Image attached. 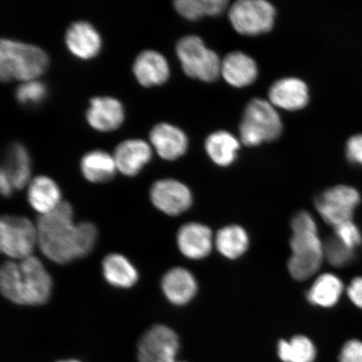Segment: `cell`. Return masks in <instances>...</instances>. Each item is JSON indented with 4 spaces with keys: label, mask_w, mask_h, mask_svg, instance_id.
<instances>
[{
    "label": "cell",
    "mask_w": 362,
    "mask_h": 362,
    "mask_svg": "<svg viewBox=\"0 0 362 362\" xmlns=\"http://www.w3.org/2000/svg\"><path fill=\"white\" fill-rule=\"evenodd\" d=\"M1 170L6 175L15 189L28 187L31 179V160L27 148L15 144L8 148L6 165Z\"/></svg>",
    "instance_id": "cell-27"
},
{
    "label": "cell",
    "mask_w": 362,
    "mask_h": 362,
    "mask_svg": "<svg viewBox=\"0 0 362 362\" xmlns=\"http://www.w3.org/2000/svg\"><path fill=\"white\" fill-rule=\"evenodd\" d=\"M228 16L238 33L255 36L274 28L276 10L265 0H239L229 8Z\"/></svg>",
    "instance_id": "cell-9"
},
{
    "label": "cell",
    "mask_w": 362,
    "mask_h": 362,
    "mask_svg": "<svg viewBox=\"0 0 362 362\" xmlns=\"http://www.w3.org/2000/svg\"><path fill=\"white\" fill-rule=\"evenodd\" d=\"M283 132V123L279 112L270 102L252 99L244 110L239 125L240 141L247 147L275 141Z\"/></svg>",
    "instance_id": "cell-5"
},
{
    "label": "cell",
    "mask_w": 362,
    "mask_h": 362,
    "mask_svg": "<svg viewBox=\"0 0 362 362\" xmlns=\"http://www.w3.org/2000/svg\"><path fill=\"white\" fill-rule=\"evenodd\" d=\"M57 362H81V361H76V360H65V361H57Z\"/></svg>",
    "instance_id": "cell-37"
},
{
    "label": "cell",
    "mask_w": 362,
    "mask_h": 362,
    "mask_svg": "<svg viewBox=\"0 0 362 362\" xmlns=\"http://www.w3.org/2000/svg\"><path fill=\"white\" fill-rule=\"evenodd\" d=\"M346 296L353 306L362 311V274L351 279L346 285Z\"/></svg>",
    "instance_id": "cell-35"
},
{
    "label": "cell",
    "mask_w": 362,
    "mask_h": 362,
    "mask_svg": "<svg viewBox=\"0 0 362 362\" xmlns=\"http://www.w3.org/2000/svg\"><path fill=\"white\" fill-rule=\"evenodd\" d=\"M239 140L228 131L211 134L206 139L205 149L211 160L220 167H228L236 161L240 149Z\"/></svg>",
    "instance_id": "cell-26"
},
{
    "label": "cell",
    "mask_w": 362,
    "mask_h": 362,
    "mask_svg": "<svg viewBox=\"0 0 362 362\" xmlns=\"http://www.w3.org/2000/svg\"><path fill=\"white\" fill-rule=\"evenodd\" d=\"M149 142L163 160L174 161L187 152L189 139L184 131L173 124L160 123L149 132Z\"/></svg>",
    "instance_id": "cell-15"
},
{
    "label": "cell",
    "mask_w": 362,
    "mask_h": 362,
    "mask_svg": "<svg viewBox=\"0 0 362 362\" xmlns=\"http://www.w3.org/2000/svg\"><path fill=\"white\" fill-rule=\"evenodd\" d=\"M65 43L71 55L83 61L93 60L103 48L100 33L96 27L85 21H76L68 27Z\"/></svg>",
    "instance_id": "cell-13"
},
{
    "label": "cell",
    "mask_w": 362,
    "mask_h": 362,
    "mask_svg": "<svg viewBox=\"0 0 362 362\" xmlns=\"http://www.w3.org/2000/svg\"><path fill=\"white\" fill-rule=\"evenodd\" d=\"M133 74L138 83L148 88L167 83L170 76V68L163 54L155 49H146L135 58Z\"/></svg>",
    "instance_id": "cell-17"
},
{
    "label": "cell",
    "mask_w": 362,
    "mask_h": 362,
    "mask_svg": "<svg viewBox=\"0 0 362 362\" xmlns=\"http://www.w3.org/2000/svg\"><path fill=\"white\" fill-rule=\"evenodd\" d=\"M112 156L117 171L128 177H134L151 161L153 149L146 140L131 139L121 142Z\"/></svg>",
    "instance_id": "cell-16"
},
{
    "label": "cell",
    "mask_w": 362,
    "mask_h": 362,
    "mask_svg": "<svg viewBox=\"0 0 362 362\" xmlns=\"http://www.w3.org/2000/svg\"><path fill=\"white\" fill-rule=\"evenodd\" d=\"M269 98L276 107L286 111L301 110L310 102L309 88L301 79L284 78L271 86Z\"/></svg>",
    "instance_id": "cell-19"
},
{
    "label": "cell",
    "mask_w": 362,
    "mask_h": 362,
    "mask_svg": "<svg viewBox=\"0 0 362 362\" xmlns=\"http://www.w3.org/2000/svg\"><path fill=\"white\" fill-rule=\"evenodd\" d=\"M346 285L342 279L334 273H324L317 277L306 293L308 302L321 309L336 307L344 296Z\"/></svg>",
    "instance_id": "cell-20"
},
{
    "label": "cell",
    "mask_w": 362,
    "mask_h": 362,
    "mask_svg": "<svg viewBox=\"0 0 362 362\" xmlns=\"http://www.w3.org/2000/svg\"><path fill=\"white\" fill-rule=\"evenodd\" d=\"M0 191L4 197H11L13 192L15 191L11 180L8 179L6 174L1 170L0 171Z\"/></svg>",
    "instance_id": "cell-36"
},
{
    "label": "cell",
    "mask_w": 362,
    "mask_h": 362,
    "mask_svg": "<svg viewBox=\"0 0 362 362\" xmlns=\"http://www.w3.org/2000/svg\"><path fill=\"white\" fill-rule=\"evenodd\" d=\"M80 170L83 177L93 184L108 182L115 178L117 171L113 156L101 149L85 153L80 162Z\"/></svg>",
    "instance_id": "cell-24"
},
{
    "label": "cell",
    "mask_w": 362,
    "mask_h": 362,
    "mask_svg": "<svg viewBox=\"0 0 362 362\" xmlns=\"http://www.w3.org/2000/svg\"><path fill=\"white\" fill-rule=\"evenodd\" d=\"M250 238L242 226L232 224L223 226L215 235V248L229 260H236L247 252Z\"/></svg>",
    "instance_id": "cell-25"
},
{
    "label": "cell",
    "mask_w": 362,
    "mask_h": 362,
    "mask_svg": "<svg viewBox=\"0 0 362 362\" xmlns=\"http://www.w3.org/2000/svg\"><path fill=\"white\" fill-rule=\"evenodd\" d=\"M47 95V86L39 79L25 81L16 90V100L25 106L39 105L45 100Z\"/></svg>",
    "instance_id": "cell-31"
},
{
    "label": "cell",
    "mask_w": 362,
    "mask_h": 362,
    "mask_svg": "<svg viewBox=\"0 0 362 362\" xmlns=\"http://www.w3.org/2000/svg\"><path fill=\"white\" fill-rule=\"evenodd\" d=\"M362 202L361 194L349 185H337L325 189L315 198V207L325 223L332 226L354 220Z\"/></svg>",
    "instance_id": "cell-8"
},
{
    "label": "cell",
    "mask_w": 362,
    "mask_h": 362,
    "mask_svg": "<svg viewBox=\"0 0 362 362\" xmlns=\"http://www.w3.org/2000/svg\"><path fill=\"white\" fill-rule=\"evenodd\" d=\"M291 230L288 270L294 280L303 282L313 277L322 266L324 242L314 216L308 211H301L293 217Z\"/></svg>",
    "instance_id": "cell-3"
},
{
    "label": "cell",
    "mask_w": 362,
    "mask_h": 362,
    "mask_svg": "<svg viewBox=\"0 0 362 362\" xmlns=\"http://www.w3.org/2000/svg\"><path fill=\"white\" fill-rule=\"evenodd\" d=\"M325 261L336 269H343L355 261L356 252L348 248L332 235L324 242Z\"/></svg>",
    "instance_id": "cell-30"
},
{
    "label": "cell",
    "mask_w": 362,
    "mask_h": 362,
    "mask_svg": "<svg viewBox=\"0 0 362 362\" xmlns=\"http://www.w3.org/2000/svg\"><path fill=\"white\" fill-rule=\"evenodd\" d=\"M52 288L51 274L34 255L20 261H6L0 269V291L13 304L45 305L52 296Z\"/></svg>",
    "instance_id": "cell-2"
},
{
    "label": "cell",
    "mask_w": 362,
    "mask_h": 362,
    "mask_svg": "<svg viewBox=\"0 0 362 362\" xmlns=\"http://www.w3.org/2000/svg\"><path fill=\"white\" fill-rule=\"evenodd\" d=\"M181 67L189 78L214 83L221 75V61L197 35H187L175 47Z\"/></svg>",
    "instance_id": "cell-6"
},
{
    "label": "cell",
    "mask_w": 362,
    "mask_h": 362,
    "mask_svg": "<svg viewBox=\"0 0 362 362\" xmlns=\"http://www.w3.org/2000/svg\"><path fill=\"white\" fill-rule=\"evenodd\" d=\"M60 187L47 175H38L30 180L27 199L33 209L40 216L51 214L63 202Z\"/></svg>",
    "instance_id": "cell-21"
},
{
    "label": "cell",
    "mask_w": 362,
    "mask_h": 362,
    "mask_svg": "<svg viewBox=\"0 0 362 362\" xmlns=\"http://www.w3.org/2000/svg\"><path fill=\"white\" fill-rule=\"evenodd\" d=\"M49 65L48 54L37 45L10 39L0 42V79L4 83L38 80Z\"/></svg>",
    "instance_id": "cell-4"
},
{
    "label": "cell",
    "mask_w": 362,
    "mask_h": 362,
    "mask_svg": "<svg viewBox=\"0 0 362 362\" xmlns=\"http://www.w3.org/2000/svg\"><path fill=\"white\" fill-rule=\"evenodd\" d=\"M333 230V236L351 250L356 252L362 245V232L354 220L339 225Z\"/></svg>",
    "instance_id": "cell-32"
},
{
    "label": "cell",
    "mask_w": 362,
    "mask_h": 362,
    "mask_svg": "<svg viewBox=\"0 0 362 362\" xmlns=\"http://www.w3.org/2000/svg\"><path fill=\"white\" fill-rule=\"evenodd\" d=\"M228 6L226 0H177L174 2V7L179 15L192 21L205 16H219Z\"/></svg>",
    "instance_id": "cell-28"
},
{
    "label": "cell",
    "mask_w": 362,
    "mask_h": 362,
    "mask_svg": "<svg viewBox=\"0 0 362 362\" xmlns=\"http://www.w3.org/2000/svg\"><path fill=\"white\" fill-rule=\"evenodd\" d=\"M278 356L283 362H315L317 351L310 338L298 334L279 342Z\"/></svg>",
    "instance_id": "cell-29"
},
{
    "label": "cell",
    "mask_w": 362,
    "mask_h": 362,
    "mask_svg": "<svg viewBox=\"0 0 362 362\" xmlns=\"http://www.w3.org/2000/svg\"><path fill=\"white\" fill-rule=\"evenodd\" d=\"M86 119L94 130L98 132H112L119 129L125 120L123 104L117 98L108 96L90 99Z\"/></svg>",
    "instance_id": "cell-14"
},
{
    "label": "cell",
    "mask_w": 362,
    "mask_h": 362,
    "mask_svg": "<svg viewBox=\"0 0 362 362\" xmlns=\"http://www.w3.org/2000/svg\"><path fill=\"white\" fill-rule=\"evenodd\" d=\"M104 279L111 286L130 288L137 284L139 272L131 261L120 253H111L102 262Z\"/></svg>",
    "instance_id": "cell-23"
},
{
    "label": "cell",
    "mask_w": 362,
    "mask_h": 362,
    "mask_svg": "<svg viewBox=\"0 0 362 362\" xmlns=\"http://www.w3.org/2000/svg\"><path fill=\"white\" fill-rule=\"evenodd\" d=\"M163 294L170 304L184 306L196 297L198 284L191 271L175 267L166 272L161 280Z\"/></svg>",
    "instance_id": "cell-18"
},
{
    "label": "cell",
    "mask_w": 362,
    "mask_h": 362,
    "mask_svg": "<svg viewBox=\"0 0 362 362\" xmlns=\"http://www.w3.org/2000/svg\"><path fill=\"white\" fill-rule=\"evenodd\" d=\"M176 244L181 255L189 260L206 259L215 247V235L206 225L189 223L180 226Z\"/></svg>",
    "instance_id": "cell-12"
},
{
    "label": "cell",
    "mask_w": 362,
    "mask_h": 362,
    "mask_svg": "<svg viewBox=\"0 0 362 362\" xmlns=\"http://www.w3.org/2000/svg\"><path fill=\"white\" fill-rule=\"evenodd\" d=\"M339 362H362V341L351 339L341 347Z\"/></svg>",
    "instance_id": "cell-33"
},
{
    "label": "cell",
    "mask_w": 362,
    "mask_h": 362,
    "mask_svg": "<svg viewBox=\"0 0 362 362\" xmlns=\"http://www.w3.org/2000/svg\"><path fill=\"white\" fill-rule=\"evenodd\" d=\"M180 339L174 329L156 325L143 334L138 345L139 362H187L176 358Z\"/></svg>",
    "instance_id": "cell-10"
},
{
    "label": "cell",
    "mask_w": 362,
    "mask_h": 362,
    "mask_svg": "<svg viewBox=\"0 0 362 362\" xmlns=\"http://www.w3.org/2000/svg\"><path fill=\"white\" fill-rule=\"evenodd\" d=\"M221 76L230 86L243 88L252 85L259 76L257 63L241 52H230L221 61Z\"/></svg>",
    "instance_id": "cell-22"
},
{
    "label": "cell",
    "mask_w": 362,
    "mask_h": 362,
    "mask_svg": "<svg viewBox=\"0 0 362 362\" xmlns=\"http://www.w3.org/2000/svg\"><path fill=\"white\" fill-rule=\"evenodd\" d=\"M35 224L40 250L58 264L83 259L97 243L96 226L88 221L76 223L74 208L67 202H63L51 214L40 216Z\"/></svg>",
    "instance_id": "cell-1"
},
{
    "label": "cell",
    "mask_w": 362,
    "mask_h": 362,
    "mask_svg": "<svg viewBox=\"0 0 362 362\" xmlns=\"http://www.w3.org/2000/svg\"><path fill=\"white\" fill-rule=\"evenodd\" d=\"M345 153L351 165L362 167V134L353 135L347 140Z\"/></svg>",
    "instance_id": "cell-34"
},
{
    "label": "cell",
    "mask_w": 362,
    "mask_h": 362,
    "mask_svg": "<svg viewBox=\"0 0 362 362\" xmlns=\"http://www.w3.org/2000/svg\"><path fill=\"white\" fill-rule=\"evenodd\" d=\"M149 197L156 209L171 216L185 214L193 203L191 189L187 185L175 179L157 180L149 191Z\"/></svg>",
    "instance_id": "cell-11"
},
{
    "label": "cell",
    "mask_w": 362,
    "mask_h": 362,
    "mask_svg": "<svg viewBox=\"0 0 362 362\" xmlns=\"http://www.w3.org/2000/svg\"><path fill=\"white\" fill-rule=\"evenodd\" d=\"M38 247L36 224L24 216H4L0 221V249L11 260L33 256Z\"/></svg>",
    "instance_id": "cell-7"
}]
</instances>
